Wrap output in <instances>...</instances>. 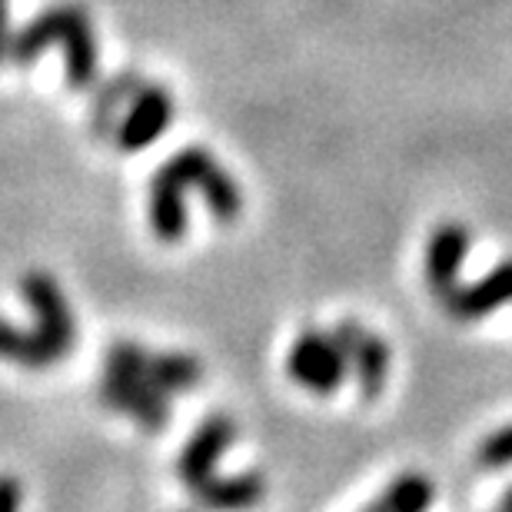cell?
Masks as SVG:
<instances>
[{
  "label": "cell",
  "mask_w": 512,
  "mask_h": 512,
  "mask_svg": "<svg viewBox=\"0 0 512 512\" xmlns=\"http://www.w3.org/2000/svg\"><path fill=\"white\" fill-rule=\"evenodd\" d=\"M200 373V363L187 353H147L137 343H117L107 353L100 396L110 409L157 429L167 423L170 399L197 386Z\"/></svg>",
  "instance_id": "6da1fadb"
},
{
  "label": "cell",
  "mask_w": 512,
  "mask_h": 512,
  "mask_svg": "<svg viewBox=\"0 0 512 512\" xmlns=\"http://www.w3.org/2000/svg\"><path fill=\"white\" fill-rule=\"evenodd\" d=\"M197 187L213 217L233 220L240 213V190L227 170L207 150H183L150 183V227L160 240H180L187 233V203L183 190Z\"/></svg>",
  "instance_id": "7a4b0ae2"
},
{
  "label": "cell",
  "mask_w": 512,
  "mask_h": 512,
  "mask_svg": "<svg viewBox=\"0 0 512 512\" xmlns=\"http://www.w3.org/2000/svg\"><path fill=\"white\" fill-rule=\"evenodd\" d=\"M24 296L37 316V326L34 330H20V326L0 320V360L27 366V370H44V366H54L74 350L77 323L54 276L27 273Z\"/></svg>",
  "instance_id": "3957f363"
},
{
  "label": "cell",
  "mask_w": 512,
  "mask_h": 512,
  "mask_svg": "<svg viewBox=\"0 0 512 512\" xmlns=\"http://www.w3.org/2000/svg\"><path fill=\"white\" fill-rule=\"evenodd\" d=\"M47 47H64L67 54V84L74 90H84L97 77V40L90 27L87 10L74 4L44 10L34 24H27L10 40L7 60L17 67H27L30 60L44 54Z\"/></svg>",
  "instance_id": "277c9868"
},
{
  "label": "cell",
  "mask_w": 512,
  "mask_h": 512,
  "mask_svg": "<svg viewBox=\"0 0 512 512\" xmlns=\"http://www.w3.org/2000/svg\"><path fill=\"white\" fill-rule=\"evenodd\" d=\"M290 376L313 393H333L346 380V356L333 336L303 333L290 350Z\"/></svg>",
  "instance_id": "5b68a950"
},
{
  "label": "cell",
  "mask_w": 512,
  "mask_h": 512,
  "mask_svg": "<svg viewBox=\"0 0 512 512\" xmlns=\"http://www.w3.org/2000/svg\"><path fill=\"white\" fill-rule=\"evenodd\" d=\"M170 120H173V100L167 90L153 87V84H140V90L130 100V110L124 114V120H120V127L114 130L117 143L124 150L150 147V143L170 127Z\"/></svg>",
  "instance_id": "8992f818"
},
{
  "label": "cell",
  "mask_w": 512,
  "mask_h": 512,
  "mask_svg": "<svg viewBox=\"0 0 512 512\" xmlns=\"http://www.w3.org/2000/svg\"><path fill=\"white\" fill-rule=\"evenodd\" d=\"M233 436H237V426H233L227 416H210L207 423L193 433V439L180 456V479L190 486V493H197L200 486L210 483L213 469H217L220 456L230 449Z\"/></svg>",
  "instance_id": "52a82bcc"
},
{
  "label": "cell",
  "mask_w": 512,
  "mask_h": 512,
  "mask_svg": "<svg viewBox=\"0 0 512 512\" xmlns=\"http://www.w3.org/2000/svg\"><path fill=\"white\" fill-rule=\"evenodd\" d=\"M336 346L343 350L346 363L356 366V376H360L363 396L373 399L383 393L386 383V370H389V350L380 336H370L360 323H340L333 333Z\"/></svg>",
  "instance_id": "ba28073f"
},
{
  "label": "cell",
  "mask_w": 512,
  "mask_h": 512,
  "mask_svg": "<svg viewBox=\"0 0 512 512\" xmlns=\"http://www.w3.org/2000/svg\"><path fill=\"white\" fill-rule=\"evenodd\" d=\"M439 300H443V306L456 316V320H479V316L493 313L496 306L512 300V263L496 266V270L476 286L456 283L453 290L446 296H439Z\"/></svg>",
  "instance_id": "9c48e42d"
},
{
  "label": "cell",
  "mask_w": 512,
  "mask_h": 512,
  "mask_svg": "<svg viewBox=\"0 0 512 512\" xmlns=\"http://www.w3.org/2000/svg\"><path fill=\"white\" fill-rule=\"evenodd\" d=\"M469 253V233L456 223H446L433 233L426 250V280L436 296H446L459 283V266Z\"/></svg>",
  "instance_id": "30bf717a"
},
{
  "label": "cell",
  "mask_w": 512,
  "mask_h": 512,
  "mask_svg": "<svg viewBox=\"0 0 512 512\" xmlns=\"http://www.w3.org/2000/svg\"><path fill=\"white\" fill-rule=\"evenodd\" d=\"M193 496H197L207 509H220V512L250 509L263 499V479L256 473L233 476V479H210V483L200 486Z\"/></svg>",
  "instance_id": "8fae6325"
},
{
  "label": "cell",
  "mask_w": 512,
  "mask_h": 512,
  "mask_svg": "<svg viewBox=\"0 0 512 512\" xmlns=\"http://www.w3.org/2000/svg\"><path fill=\"white\" fill-rule=\"evenodd\" d=\"M137 90H140V84L133 74L117 77L114 84H107L104 90H100L97 100H94V114H90L94 133H100V137H114V130H117L114 124H117L120 110H124V104H130Z\"/></svg>",
  "instance_id": "7c38bea8"
},
{
  "label": "cell",
  "mask_w": 512,
  "mask_h": 512,
  "mask_svg": "<svg viewBox=\"0 0 512 512\" xmlns=\"http://www.w3.org/2000/svg\"><path fill=\"white\" fill-rule=\"evenodd\" d=\"M433 503V489L423 476H403L396 479L393 489L380 499L383 512H426Z\"/></svg>",
  "instance_id": "4fadbf2b"
},
{
  "label": "cell",
  "mask_w": 512,
  "mask_h": 512,
  "mask_svg": "<svg viewBox=\"0 0 512 512\" xmlns=\"http://www.w3.org/2000/svg\"><path fill=\"white\" fill-rule=\"evenodd\" d=\"M479 459H483L486 466H509L512 463V426L499 429L496 436H489L483 449H479Z\"/></svg>",
  "instance_id": "5bb4252c"
},
{
  "label": "cell",
  "mask_w": 512,
  "mask_h": 512,
  "mask_svg": "<svg viewBox=\"0 0 512 512\" xmlns=\"http://www.w3.org/2000/svg\"><path fill=\"white\" fill-rule=\"evenodd\" d=\"M20 509V483L17 479H0V512Z\"/></svg>",
  "instance_id": "9a60e30c"
},
{
  "label": "cell",
  "mask_w": 512,
  "mask_h": 512,
  "mask_svg": "<svg viewBox=\"0 0 512 512\" xmlns=\"http://www.w3.org/2000/svg\"><path fill=\"white\" fill-rule=\"evenodd\" d=\"M10 27H7V0H0V60H7L10 54Z\"/></svg>",
  "instance_id": "2e32d148"
},
{
  "label": "cell",
  "mask_w": 512,
  "mask_h": 512,
  "mask_svg": "<svg viewBox=\"0 0 512 512\" xmlns=\"http://www.w3.org/2000/svg\"><path fill=\"white\" fill-rule=\"evenodd\" d=\"M499 512H512V489L506 493V499H503V506H499Z\"/></svg>",
  "instance_id": "e0dca14e"
},
{
  "label": "cell",
  "mask_w": 512,
  "mask_h": 512,
  "mask_svg": "<svg viewBox=\"0 0 512 512\" xmlns=\"http://www.w3.org/2000/svg\"><path fill=\"white\" fill-rule=\"evenodd\" d=\"M366 512H383V506H380V503H376L373 509H366Z\"/></svg>",
  "instance_id": "ac0fdd59"
}]
</instances>
